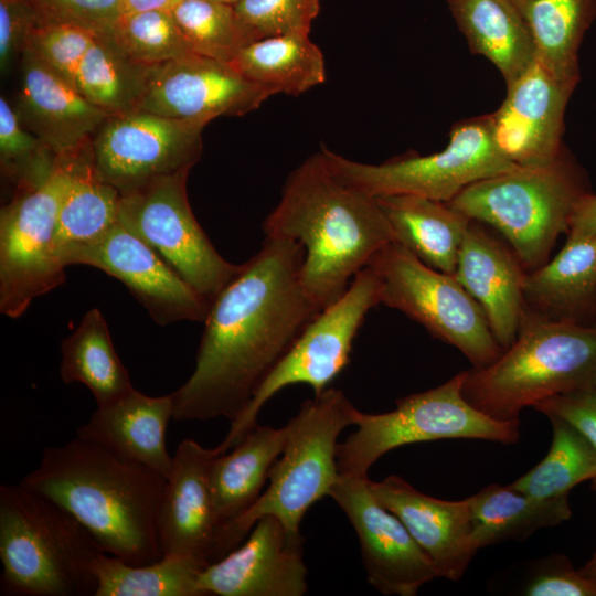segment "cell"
Instances as JSON below:
<instances>
[{"label": "cell", "mask_w": 596, "mask_h": 596, "mask_svg": "<svg viewBox=\"0 0 596 596\" xmlns=\"http://www.w3.org/2000/svg\"><path fill=\"white\" fill-rule=\"evenodd\" d=\"M302 245L265 237L211 301L195 368L171 396L173 419L234 422L322 310L304 290Z\"/></svg>", "instance_id": "1"}, {"label": "cell", "mask_w": 596, "mask_h": 596, "mask_svg": "<svg viewBox=\"0 0 596 596\" xmlns=\"http://www.w3.org/2000/svg\"><path fill=\"white\" fill-rule=\"evenodd\" d=\"M20 483L68 511L103 552L142 565L162 557L159 512L167 479L79 437L44 449Z\"/></svg>", "instance_id": "2"}, {"label": "cell", "mask_w": 596, "mask_h": 596, "mask_svg": "<svg viewBox=\"0 0 596 596\" xmlns=\"http://www.w3.org/2000/svg\"><path fill=\"white\" fill-rule=\"evenodd\" d=\"M263 232L302 245L301 284L320 309L337 300L373 255L395 241L376 199L339 181L321 151L290 172Z\"/></svg>", "instance_id": "3"}, {"label": "cell", "mask_w": 596, "mask_h": 596, "mask_svg": "<svg viewBox=\"0 0 596 596\" xmlns=\"http://www.w3.org/2000/svg\"><path fill=\"white\" fill-rule=\"evenodd\" d=\"M596 389V324L523 310L514 342L488 366L467 370L465 398L500 422L560 394Z\"/></svg>", "instance_id": "4"}, {"label": "cell", "mask_w": 596, "mask_h": 596, "mask_svg": "<svg viewBox=\"0 0 596 596\" xmlns=\"http://www.w3.org/2000/svg\"><path fill=\"white\" fill-rule=\"evenodd\" d=\"M105 553L64 508L21 483L0 487V594L95 596Z\"/></svg>", "instance_id": "5"}, {"label": "cell", "mask_w": 596, "mask_h": 596, "mask_svg": "<svg viewBox=\"0 0 596 596\" xmlns=\"http://www.w3.org/2000/svg\"><path fill=\"white\" fill-rule=\"evenodd\" d=\"M359 412L341 390L333 387L301 404L286 424V444L270 469L268 487L216 540L211 564L236 549L264 515H274L289 532L300 533L306 512L330 494L339 478L338 437L355 424Z\"/></svg>", "instance_id": "6"}, {"label": "cell", "mask_w": 596, "mask_h": 596, "mask_svg": "<svg viewBox=\"0 0 596 596\" xmlns=\"http://www.w3.org/2000/svg\"><path fill=\"white\" fill-rule=\"evenodd\" d=\"M586 192L581 172L564 150L549 164L518 166L479 180L447 204L494 227L530 273L547 262Z\"/></svg>", "instance_id": "7"}, {"label": "cell", "mask_w": 596, "mask_h": 596, "mask_svg": "<svg viewBox=\"0 0 596 596\" xmlns=\"http://www.w3.org/2000/svg\"><path fill=\"white\" fill-rule=\"evenodd\" d=\"M466 372L434 389L398 398L391 412L360 411L356 429L338 444L339 473L368 476L371 466L384 454L409 444L453 438L518 443L520 424L491 418L465 398Z\"/></svg>", "instance_id": "8"}, {"label": "cell", "mask_w": 596, "mask_h": 596, "mask_svg": "<svg viewBox=\"0 0 596 596\" xmlns=\"http://www.w3.org/2000/svg\"><path fill=\"white\" fill-rule=\"evenodd\" d=\"M320 151L339 181L373 198L412 194L447 203L466 187L518 167L498 148L490 115L456 123L446 147L432 155L407 153L369 164L327 147Z\"/></svg>", "instance_id": "9"}, {"label": "cell", "mask_w": 596, "mask_h": 596, "mask_svg": "<svg viewBox=\"0 0 596 596\" xmlns=\"http://www.w3.org/2000/svg\"><path fill=\"white\" fill-rule=\"evenodd\" d=\"M380 284L381 304L422 324L481 369L503 352L478 302L456 279L423 263L394 241L369 260Z\"/></svg>", "instance_id": "10"}, {"label": "cell", "mask_w": 596, "mask_h": 596, "mask_svg": "<svg viewBox=\"0 0 596 596\" xmlns=\"http://www.w3.org/2000/svg\"><path fill=\"white\" fill-rule=\"evenodd\" d=\"M380 304L379 279L365 266L355 274L348 289L305 328L246 409L231 423L227 435L216 447L219 453L224 454L238 444L257 425L258 413L266 402L286 386L307 384L315 395L326 391L349 363L353 340L368 312Z\"/></svg>", "instance_id": "11"}, {"label": "cell", "mask_w": 596, "mask_h": 596, "mask_svg": "<svg viewBox=\"0 0 596 596\" xmlns=\"http://www.w3.org/2000/svg\"><path fill=\"white\" fill-rule=\"evenodd\" d=\"M71 175V160L62 159L41 185L18 189L0 212V311L21 317L31 302L65 281L57 251L61 202Z\"/></svg>", "instance_id": "12"}, {"label": "cell", "mask_w": 596, "mask_h": 596, "mask_svg": "<svg viewBox=\"0 0 596 596\" xmlns=\"http://www.w3.org/2000/svg\"><path fill=\"white\" fill-rule=\"evenodd\" d=\"M189 172L160 177L120 194L118 220L211 302L242 264L225 260L195 220L185 188Z\"/></svg>", "instance_id": "13"}, {"label": "cell", "mask_w": 596, "mask_h": 596, "mask_svg": "<svg viewBox=\"0 0 596 596\" xmlns=\"http://www.w3.org/2000/svg\"><path fill=\"white\" fill-rule=\"evenodd\" d=\"M204 121L182 120L137 109L110 115L91 142L98 177L131 192L155 179L191 169L200 159Z\"/></svg>", "instance_id": "14"}, {"label": "cell", "mask_w": 596, "mask_h": 596, "mask_svg": "<svg viewBox=\"0 0 596 596\" xmlns=\"http://www.w3.org/2000/svg\"><path fill=\"white\" fill-rule=\"evenodd\" d=\"M61 260L66 267L87 265L119 279L157 324L206 318L211 302L119 221L97 241L63 249Z\"/></svg>", "instance_id": "15"}, {"label": "cell", "mask_w": 596, "mask_h": 596, "mask_svg": "<svg viewBox=\"0 0 596 596\" xmlns=\"http://www.w3.org/2000/svg\"><path fill=\"white\" fill-rule=\"evenodd\" d=\"M369 481L339 475L329 497L358 535L369 584L383 595L415 596L439 573L404 523L376 500Z\"/></svg>", "instance_id": "16"}, {"label": "cell", "mask_w": 596, "mask_h": 596, "mask_svg": "<svg viewBox=\"0 0 596 596\" xmlns=\"http://www.w3.org/2000/svg\"><path fill=\"white\" fill-rule=\"evenodd\" d=\"M275 93L243 76L231 63L195 53L149 66L139 109L209 123L242 116Z\"/></svg>", "instance_id": "17"}, {"label": "cell", "mask_w": 596, "mask_h": 596, "mask_svg": "<svg viewBox=\"0 0 596 596\" xmlns=\"http://www.w3.org/2000/svg\"><path fill=\"white\" fill-rule=\"evenodd\" d=\"M307 575L300 533L264 515L244 543L202 570L199 586L204 596H301Z\"/></svg>", "instance_id": "18"}, {"label": "cell", "mask_w": 596, "mask_h": 596, "mask_svg": "<svg viewBox=\"0 0 596 596\" xmlns=\"http://www.w3.org/2000/svg\"><path fill=\"white\" fill-rule=\"evenodd\" d=\"M575 87L535 61L507 85L501 106L490 115L494 141L519 167L544 166L564 151L562 136L567 102Z\"/></svg>", "instance_id": "19"}, {"label": "cell", "mask_w": 596, "mask_h": 596, "mask_svg": "<svg viewBox=\"0 0 596 596\" xmlns=\"http://www.w3.org/2000/svg\"><path fill=\"white\" fill-rule=\"evenodd\" d=\"M21 124L61 159L81 155L110 116L87 100L25 44L14 108Z\"/></svg>", "instance_id": "20"}, {"label": "cell", "mask_w": 596, "mask_h": 596, "mask_svg": "<svg viewBox=\"0 0 596 596\" xmlns=\"http://www.w3.org/2000/svg\"><path fill=\"white\" fill-rule=\"evenodd\" d=\"M216 455V447L205 448L193 439L179 444L159 512L162 556L210 565L215 524L209 475Z\"/></svg>", "instance_id": "21"}, {"label": "cell", "mask_w": 596, "mask_h": 596, "mask_svg": "<svg viewBox=\"0 0 596 596\" xmlns=\"http://www.w3.org/2000/svg\"><path fill=\"white\" fill-rule=\"evenodd\" d=\"M369 485L376 500L404 523L439 576L458 582L478 552L471 540L467 499L427 496L398 476L370 480Z\"/></svg>", "instance_id": "22"}, {"label": "cell", "mask_w": 596, "mask_h": 596, "mask_svg": "<svg viewBox=\"0 0 596 596\" xmlns=\"http://www.w3.org/2000/svg\"><path fill=\"white\" fill-rule=\"evenodd\" d=\"M528 274L509 245L471 220L454 276L481 307L503 350L514 342L519 331Z\"/></svg>", "instance_id": "23"}, {"label": "cell", "mask_w": 596, "mask_h": 596, "mask_svg": "<svg viewBox=\"0 0 596 596\" xmlns=\"http://www.w3.org/2000/svg\"><path fill=\"white\" fill-rule=\"evenodd\" d=\"M170 418H173L171 394L149 396L132 389L120 398L97 406L78 427L77 437L168 479L173 464L166 445Z\"/></svg>", "instance_id": "24"}, {"label": "cell", "mask_w": 596, "mask_h": 596, "mask_svg": "<svg viewBox=\"0 0 596 596\" xmlns=\"http://www.w3.org/2000/svg\"><path fill=\"white\" fill-rule=\"evenodd\" d=\"M287 434V425L274 428L257 424L233 448L212 459L209 476L215 524L213 546L262 496L270 469L284 450Z\"/></svg>", "instance_id": "25"}, {"label": "cell", "mask_w": 596, "mask_h": 596, "mask_svg": "<svg viewBox=\"0 0 596 596\" xmlns=\"http://www.w3.org/2000/svg\"><path fill=\"white\" fill-rule=\"evenodd\" d=\"M524 310L581 323L596 312V235L567 240L553 259L528 274Z\"/></svg>", "instance_id": "26"}, {"label": "cell", "mask_w": 596, "mask_h": 596, "mask_svg": "<svg viewBox=\"0 0 596 596\" xmlns=\"http://www.w3.org/2000/svg\"><path fill=\"white\" fill-rule=\"evenodd\" d=\"M395 241L423 263L454 274L471 220L445 202L412 194L375 198Z\"/></svg>", "instance_id": "27"}, {"label": "cell", "mask_w": 596, "mask_h": 596, "mask_svg": "<svg viewBox=\"0 0 596 596\" xmlns=\"http://www.w3.org/2000/svg\"><path fill=\"white\" fill-rule=\"evenodd\" d=\"M470 51L488 58L509 85L535 61L530 31L511 0H447Z\"/></svg>", "instance_id": "28"}, {"label": "cell", "mask_w": 596, "mask_h": 596, "mask_svg": "<svg viewBox=\"0 0 596 596\" xmlns=\"http://www.w3.org/2000/svg\"><path fill=\"white\" fill-rule=\"evenodd\" d=\"M471 540L477 550L523 541L571 518L568 497L539 499L509 486L490 485L467 498Z\"/></svg>", "instance_id": "29"}, {"label": "cell", "mask_w": 596, "mask_h": 596, "mask_svg": "<svg viewBox=\"0 0 596 596\" xmlns=\"http://www.w3.org/2000/svg\"><path fill=\"white\" fill-rule=\"evenodd\" d=\"M535 45L536 61L561 82L581 79L578 51L596 18V0H511Z\"/></svg>", "instance_id": "30"}, {"label": "cell", "mask_w": 596, "mask_h": 596, "mask_svg": "<svg viewBox=\"0 0 596 596\" xmlns=\"http://www.w3.org/2000/svg\"><path fill=\"white\" fill-rule=\"evenodd\" d=\"M231 64L275 94L300 95L324 83L326 64L309 34L265 38L244 46Z\"/></svg>", "instance_id": "31"}, {"label": "cell", "mask_w": 596, "mask_h": 596, "mask_svg": "<svg viewBox=\"0 0 596 596\" xmlns=\"http://www.w3.org/2000/svg\"><path fill=\"white\" fill-rule=\"evenodd\" d=\"M60 375L64 383H82L97 406L109 404L135 389L117 355L107 323L97 308L89 309L78 327L63 340Z\"/></svg>", "instance_id": "32"}, {"label": "cell", "mask_w": 596, "mask_h": 596, "mask_svg": "<svg viewBox=\"0 0 596 596\" xmlns=\"http://www.w3.org/2000/svg\"><path fill=\"white\" fill-rule=\"evenodd\" d=\"M71 175L56 227L58 255L65 248L93 243L118 223L120 193L103 181L91 151L71 158Z\"/></svg>", "instance_id": "33"}, {"label": "cell", "mask_w": 596, "mask_h": 596, "mask_svg": "<svg viewBox=\"0 0 596 596\" xmlns=\"http://www.w3.org/2000/svg\"><path fill=\"white\" fill-rule=\"evenodd\" d=\"M149 66L128 57L108 32L99 33L85 53L75 86L109 115L139 109Z\"/></svg>", "instance_id": "34"}, {"label": "cell", "mask_w": 596, "mask_h": 596, "mask_svg": "<svg viewBox=\"0 0 596 596\" xmlns=\"http://www.w3.org/2000/svg\"><path fill=\"white\" fill-rule=\"evenodd\" d=\"M199 563L179 556H162L134 565L102 553L95 561V596H204L199 586Z\"/></svg>", "instance_id": "35"}, {"label": "cell", "mask_w": 596, "mask_h": 596, "mask_svg": "<svg viewBox=\"0 0 596 596\" xmlns=\"http://www.w3.org/2000/svg\"><path fill=\"white\" fill-rule=\"evenodd\" d=\"M553 437L549 453L529 472L510 486L539 499L568 497L570 491L586 480H596V449L568 422L549 417Z\"/></svg>", "instance_id": "36"}, {"label": "cell", "mask_w": 596, "mask_h": 596, "mask_svg": "<svg viewBox=\"0 0 596 596\" xmlns=\"http://www.w3.org/2000/svg\"><path fill=\"white\" fill-rule=\"evenodd\" d=\"M171 13L192 53L231 63L248 45L233 3L181 0Z\"/></svg>", "instance_id": "37"}, {"label": "cell", "mask_w": 596, "mask_h": 596, "mask_svg": "<svg viewBox=\"0 0 596 596\" xmlns=\"http://www.w3.org/2000/svg\"><path fill=\"white\" fill-rule=\"evenodd\" d=\"M108 33L128 57L146 66L192 53L171 11L120 14Z\"/></svg>", "instance_id": "38"}, {"label": "cell", "mask_w": 596, "mask_h": 596, "mask_svg": "<svg viewBox=\"0 0 596 596\" xmlns=\"http://www.w3.org/2000/svg\"><path fill=\"white\" fill-rule=\"evenodd\" d=\"M61 158L19 120L14 108L0 98L1 173L15 190L36 188L56 170Z\"/></svg>", "instance_id": "39"}, {"label": "cell", "mask_w": 596, "mask_h": 596, "mask_svg": "<svg viewBox=\"0 0 596 596\" xmlns=\"http://www.w3.org/2000/svg\"><path fill=\"white\" fill-rule=\"evenodd\" d=\"M248 44L285 34H309L320 0H237L233 3Z\"/></svg>", "instance_id": "40"}, {"label": "cell", "mask_w": 596, "mask_h": 596, "mask_svg": "<svg viewBox=\"0 0 596 596\" xmlns=\"http://www.w3.org/2000/svg\"><path fill=\"white\" fill-rule=\"evenodd\" d=\"M98 34L73 24L35 23L26 45L56 74L75 86L79 64Z\"/></svg>", "instance_id": "41"}, {"label": "cell", "mask_w": 596, "mask_h": 596, "mask_svg": "<svg viewBox=\"0 0 596 596\" xmlns=\"http://www.w3.org/2000/svg\"><path fill=\"white\" fill-rule=\"evenodd\" d=\"M36 23L73 24L108 32L120 15L121 0H21Z\"/></svg>", "instance_id": "42"}, {"label": "cell", "mask_w": 596, "mask_h": 596, "mask_svg": "<svg viewBox=\"0 0 596 596\" xmlns=\"http://www.w3.org/2000/svg\"><path fill=\"white\" fill-rule=\"evenodd\" d=\"M521 594L526 596H596V584L575 570L566 555L553 554L535 562Z\"/></svg>", "instance_id": "43"}, {"label": "cell", "mask_w": 596, "mask_h": 596, "mask_svg": "<svg viewBox=\"0 0 596 596\" xmlns=\"http://www.w3.org/2000/svg\"><path fill=\"white\" fill-rule=\"evenodd\" d=\"M546 417L556 416L576 427L596 449V389L545 398L533 406ZM592 488L596 490V480Z\"/></svg>", "instance_id": "44"}, {"label": "cell", "mask_w": 596, "mask_h": 596, "mask_svg": "<svg viewBox=\"0 0 596 596\" xmlns=\"http://www.w3.org/2000/svg\"><path fill=\"white\" fill-rule=\"evenodd\" d=\"M35 17L21 0H0V67L7 71L12 58L21 54Z\"/></svg>", "instance_id": "45"}, {"label": "cell", "mask_w": 596, "mask_h": 596, "mask_svg": "<svg viewBox=\"0 0 596 596\" xmlns=\"http://www.w3.org/2000/svg\"><path fill=\"white\" fill-rule=\"evenodd\" d=\"M596 235V194L584 193L576 202L567 231V240Z\"/></svg>", "instance_id": "46"}, {"label": "cell", "mask_w": 596, "mask_h": 596, "mask_svg": "<svg viewBox=\"0 0 596 596\" xmlns=\"http://www.w3.org/2000/svg\"><path fill=\"white\" fill-rule=\"evenodd\" d=\"M181 0H121L120 14L147 10L171 11Z\"/></svg>", "instance_id": "47"}, {"label": "cell", "mask_w": 596, "mask_h": 596, "mask_svg": "<svg viewBox=\"0 0 596 596\" xmlns=\"http://www.w3.org/2000/svg\"><path fill=\"white\" fill-rule=\"evenodd\" d=\"M579 571L583 575L596 584V552L593 554L589 561L579 568Z\"/></svg>", "instance_id": "48"}, {"label": "cell", "mask_w": 596, "mask_h": 596, "mask_svg": "<svg viewBox=\"0 0 596 596\" xmlns=\"http://www.w3.org/2000/svg\"><path fill=\"white\" fill-rule=\"evenodd\" d=\"M220 1L227 2V3H235L237 0H220Z\"/></svg>", "instance_id": "49"}]
</instances>
